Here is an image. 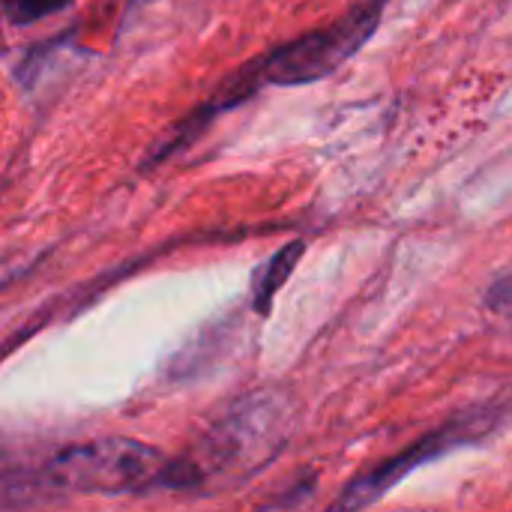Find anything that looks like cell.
<instances>
[{
  "label": "cell",
  "instance_id": "6da1fadb",
  "mask_svg": "<svg viewBox=\"0 0 512 512\" xmlns=\"http://www.w3.org/2000/svg\"><path fill=\"white\" fill-rule=\"evenodd\" d=\"M387 3L390 0H357L333 24L318 27L300 39H291V42L261 54L258 60L240 66L234 75H228L213 90L207 105H201L195 111V117L186 120V132L180 135L177 147L186 144L198 126H204L216 114L252 99L261 87H300V84H312V81L333 75L342 63H348L372 39V33L378 30V24L384 18Z\"/></svg>",
  "mask_w": 512,
  "mask_h": 512
},
{
  "label": "cell",
  "instance_id": "7a4b0ae2",
  "mask_svg": "<svg viewBox=\"0 0 512 512\" xmlns=\"http://www.w3.org/2000/svg\"><path fill=\"white\" fill-rule=\"evenodd\" d=\"M168 462L156 447L108 438L78 447H66L48 462V480L72 492H102L120 495L135 492L165 477Z\"/></svg>",
  "mask_w": 512,
  "mask_h": 512
},
{
  "label": "cell",
  "instance_id": "3957f363",
  "mask_svg": "<svg viewBox=\"0 0 512 512\" xmlns=\"http://www.w3.org/2000/svg\"><path fill=\"white\" fill-rule=\"evenodd\" d=\"M462 438V429L459 426H447L429 438H423L417 447L381 462L378 468L366 471L363 477H357L354 483H348V489L342 492V498L333 504V512H360L363 507L375 504L384 492H390V486H396L408 471H414L417 465H423L426 459H435L441 456L444 450H450L453 444H459Z\"/></svg>",
  "mask_w": 512,
  "mask_h": 512
},
{
  "label": "cell",
  "instance_id": "277c9868",
  "mask_svg": "<svg viewBox=\"0 0 512 512\" xmlns=\"http://www.w3.org/2000/svg\"><path fill=\"white\" fill-rule=\"evenodd\" d=\"M300 258H303V243L297 240V243L282 246V249L264 264L258 282H255V312H267V309H270L273 294L288 282V276H291V270L297 267Z\"/></svg>",
  "mask_w": 512,
  "mask_h": 512
},
{
  "label": "cell",
  "instance_id": "5b68a950",
  "mask_svg": "<svg viewBox=\"0 0 512 512\" xmlns=\"http://www.w3.org/2000/svg\"><path fill=\"white\" fill-rule=\"evenodd\" d=\"M72 0H3V15L9 24H36L48 15H57L69 6Z\"/></svg>",
  "mask_w": 512,
  "mask_h": 512
},
{
  "label": "cell",
  "instance_id": "8992f818",
  "mask_svg": "<svg viewBox=\"0 0 512 512\" xmlns=\"http://www.w3.org/2000/svg\"><path fill=\"white\" fill-rule=\"evenodd\" d=\"M486 306H489L495 315L512 318V273L498 276V279L489 285V291H486Z\"/></svg>",
  "mask_w": 512,
  "mask_h": 512
}]
</instances>
